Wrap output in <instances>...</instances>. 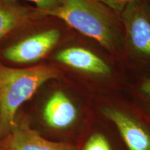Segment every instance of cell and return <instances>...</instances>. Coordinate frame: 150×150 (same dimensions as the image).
<instances>
[{
  "instance_id": "obj_1",
  "label": "cell",
  "mask_w": 150,
  "mask_h": 150,
  "mask_svg": "<svg viewBox=\"0 0 150 150\" xmlns=\"http://www.w3.org/2000/svg\"><path fill=\"white\" fill-rule=\"evenodd\" d=\"M59 76L56 69L47 65L13 68L0 62V118L1 133H8L16 123L20 106L49 80Z\"/></svg>"
},
{
  "instance_id": "obj_2",
  "label": "cell",
  "mask_w": 150,
  "mask_h": 150,
  "mask_svg": "<svg viewBox=\"0 0 150 150\" xmlns=\"http://www.w3.org/2000/svg\"><path fill=\"white\" fill-rule=\"evenodd\" d=\"M41 16L55 17L79 32L97 40L106 50H115L119 36L111 16L96 0H64L57 8L40 11Z\"/></svg>"
},
{
  "instance_id": "obj_3",
  "label": "cell",
  "mask_w": 150,
  "mask_h": 150,
  "mask_svg": "<svg viewBox=\"0 0 150 150\" xmlns=\"http://www.w3.org/2000/svg\"><path fill=\"white\" fill-rule=\"evenodd\" d=\"M132 51L150 66V5L148 0H135L122 13Z\"/></svg>"
},
{
  "instance_id": "obj_4",
  "label": "cell",
  "mask_w": 150,
  "mask_h": 150,
  "mask_svg": "<svg viewBox=\"0 0 150 150\" xmlns=\"http://www.w3.org/2000/svg\"><path fill=\"white\" fill-rule=\"evenodd\" d=\"M61 33L50 29L24 39L4 52L6 59L16 63H31L40 61L56 45Z\"/></svg>"
},
{
  "instance_id": "obj_5",
  "label": "cell",
  "mask_w": 150,
  "mask_h": 150,
  "mask_svg": "<svg viewBox=\"0 0 150 150\" xmlns=\"http://www.w3.org/2000/svg\"><path fill=\"white\" fill-rule=\"evenodd\" d=\"M103 114L119 131L129 150H150V125L111 107L102 108Z\"/></svg>"
},
{
  "instance_id": "obj_6",
  "label": "cell",
  "mask_w": 150,
  "mask_h": 150,
  "mask_svg": "<svg viewBox=\"0 0 150 150\" xmlns=\"http://www.w3.org/2000/svg\"><path fill=\"white\" fill-rule=\"evenodd\" d=\"M8 133L5 150H76L67 144L45 139L24 122L15 123Z\"/></svg>"
},
{
  "instance_id": "obj_7",
  "label": "cell",
  "mask_w": 150,
  "mask_h": 150,
  "mask_svg": "<svg viewBox=\"0 0 150 150\" xmlns=\"http://www.w3.org/2000/svg\"><path fill=\"white\" fill-rule=\"evenodd\" d=\"M54 59L67 66L90 74L105 75L111 71L104 60L90 50L79 47L61 50L56 54Z\"/></svg>"
},
{
  "instance_id": "obj_8",
  "label": "cell",
  "mask_w": 150,
  "mask_h": 150,
  "mask_svg": "<svg viewBox=\"0 0 150 150\" xmlns=\"http://www.w3.org/2000/svg\"><path fill=\"white\" fill-rule=\"evenodd\" d=\"M77 116L74 104L63 92L56 91L47 102L43 118L51 128L63 129L74 122Z\"/></svg>"
},
{
  "instance_id": "obj_9",
  "label": "cell",
  "mask_w": 150,
  "mask_h": 150,
  "mask_svg": "<svg viewBox=\"0 0 150 150\" xmlns=\"http://www.w3.org/2000/svg\"><path fill=\"white\" fill-rule=\"evenodd\" d=\"M37 16H41L38 8L33 10L16 1L0 0V40Z\"/></svg>"
},
{
  "instance_id": "obj_10",
  "label": "cell",
  "mask_w": 150,
  "mask_h": 150,
  "mask_svg": "<svg viewBox=\"0 0 150 150\" xmlns=\"http://www.w3.org/2000/svg\"><path fill=\"white\" fill-rule=\"evenodd\" d=\"M83 150H111L107 139L100 133L93 134L86 142Z\"/></svg>"
},
{
  "instance_id": "obj_11",
  "label": "cell",
  "mask_w": 150,
  "mask_h": 150,
  "mask_svg": "<svg viewBox=\"0 0 150 150\" xmlns=\"http://www.w3.org/2000/svg\"><path fill=\"white\" fill-rule=\"evenodd\" d=\"M117 13H122L129 4L135 0H96Z\"/></svg>"
},
{
  "instance_id": "obj_12",
  "label": "cell",
  "mask_w": 150,
  "mask_h": 150,
  "mask_svg": "<svg viewBox=\"0 0 150 150\" xmlns=\"http://www.w3.org/2000/svg\"><path fill=\"white\" fill-rule=\"evenodd\" d=\"M18 1V0H12ZM34 3L36 5L37 8L40 11H51L57 8L63 3L64 0H26Z\"/></svg>"
},
{
  "instance_id": "obj_13",
  "label": "cell",
  "mask_w": 150,
  "mask_h": 150,
  "mask_svg": "<svg viewBox=\"0 0 150 150\" xmlns=\"http://www.w3.org/2000/svg\"><path fill=\"white\" fill-rule=\"evenodd\" d=\"M139 92L144 102L150 108V74L142 80L139 86Z\"/></svg>"
},
{
  "instance_id": "obj_14",
  "label": "cell",
  "mask_w": 150,
  "mask_h": 150,
  "mask_svg": "<svg viewBox=\"0 0 150 150\" xmlns=\"http://www.w3.org/2000/svg\"><path fill=\"white\" fill-rule=\"evenodd\" d=\"M1 134V118H0V135Z\"/></svg>"
},
{
  "instance_id": "obj_15",
  "label": "cell",
  "mask_w": 150,
  "mask_h": 150,
  "mask_svg": "<svg viewBox=\"0 0 150 150\" xmlns=\"http://www.w3.org/2000/svg\"><path fill=\"white\" fill-rule=\"evenodd\" d=\"M148 1H149V5H150V0H148Z\"/></svg>"
},
{
  "instance_id": "obj_16",
  "label": "cell",
  "mask_w": 150,
  "mask_h": 150,
  "mask_svg": "<svg viewBox=\"0 0 150 150\" xmlns=\"http://www.w3.org/2000/svg\"><path fill=\"white\" fill-rule=\"evenodd\" d=\"M4 150H5V149H4Z\"/></svg>"
}]
</instances>
